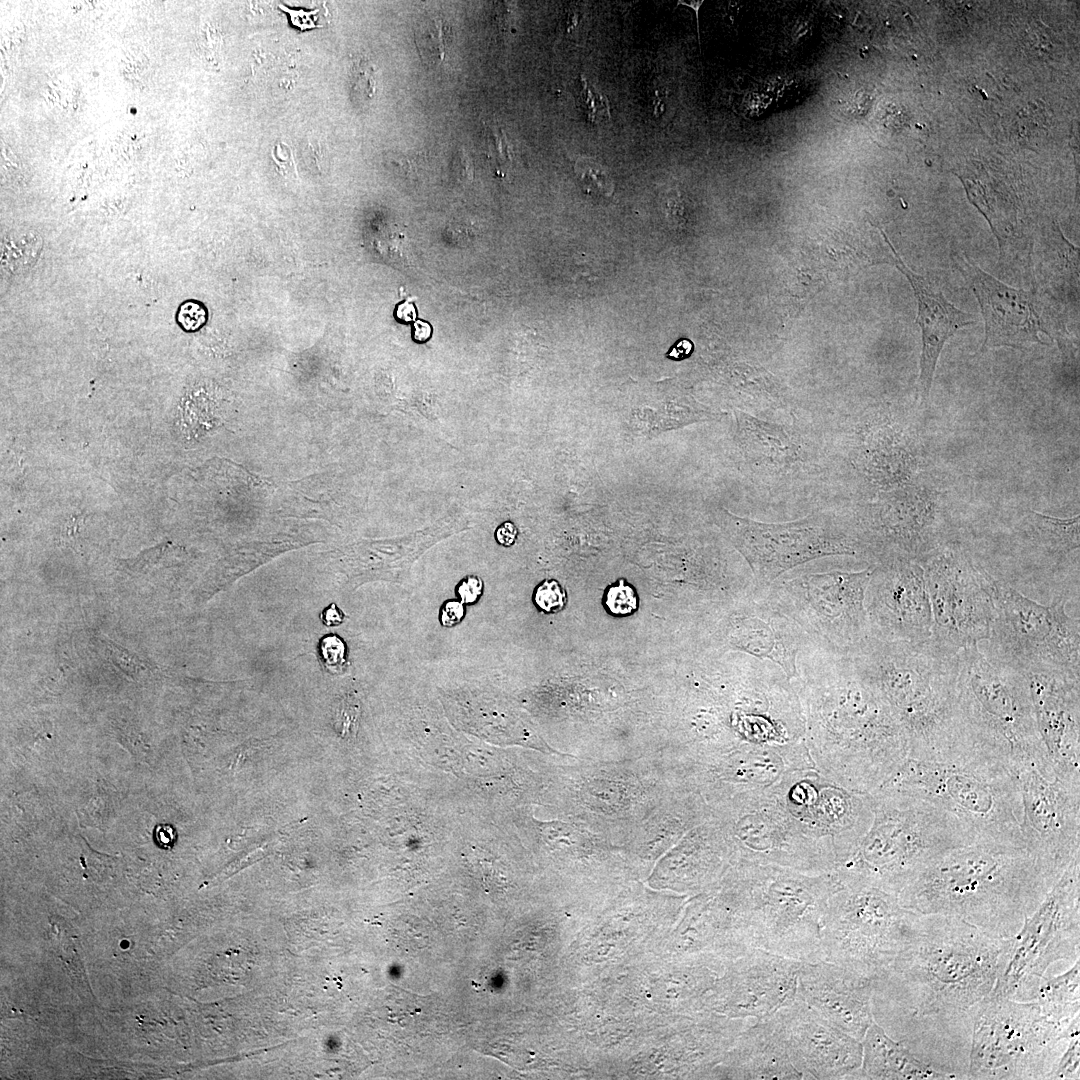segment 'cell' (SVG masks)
I'll list each match as a JSON object with an SVG mask.
<instances>
[{"mask_svg": "<svg viewBox=\"0 0 1080 1080\" xmlns=\"http://www.w3.org/2000/svg\"><path fill=\"white\" fill-rule=\"evenodd\" d=\"M1010 943L956 916L917 913L906 944L873 981L875 1022L911 1051L922 1032L971 1033Z\"/></svg>", "mask_w": 1080, "mask_h": 1080, "instance_id": "obj_1", "label": "cell"}, {"mask_svg": "<svg viewBox=\"0 0 1080 1080\" xmlns=\"http://www.w3.org/2000/svg\"><path fill=\"white\" fill-rule=\"evenodd\" d=\"M802 709L814 769L850 790L870 793L908 757L906 735L849 655L802 653L791 680Z\"/></svg>", "mask_w": 1080, "mask_h": 1080, "instance_id": "obj_2", "label": "cell"}, {"mask_svg": "<svg viewBox=\"0 0 1080 1080\" xmlns=\"http://www.w3.org/2000/svg\"><path fill=\"white\" fill-rule=\"evenodd\" d=\"M1065 868L1027 846L972 843L933 860L897 896L913 912L956 916L1012 938Z\"/></svg>", "mask_w": 1080, "mask_h": 1080, "instance_id": "obj_3", "label": "cell"}, {"mask_svg": "<svg viewBox=\"0 0 1080 1080\" xmlns=\"http://www.w3.org/2000/svg\"><path fill=\"white\" fill-rule=\"evenodd\" d=\"M958 653L931 637L916 643L869 637L852 655L902 727L910 758L949 761L976 755L958 707Z\"/></svg>", "mask_w": 1080, "mask_h": 1080, "instance_id": "obj_4", "label": "cell"}, {"mask_svg": "<svg viewBox=\"0 0 1080 1080\" xmlns=\"http://www.w3.org/2000/svg\"><path fill=\"white\" fill-rule=\"evenodd\" d=\"M722 884L751 948L799 961L820 960L823 917L842 885L834 871L813 874L739 860Z\"/></svg>", "mask_w": 1080, "mask_h": 1080, "instance_id": "obj_5", "label": "cell"}, {"mask_svg": "<svg viewBox=\"0 0 1080 1080\" xmlns=\"http://www.w3.org/2000/svg\"><path fill=\"white\" fill-rule=\"evenodd\" d=\"M873 820L854 850L833 870L841 884L898 893L944 853L974 843L949 812L917 797L874 790Z\"/></svg>", "mask_w": 1080, "mask_h": 1080, "instance_id": "obj_6", "label": "cell"}, {"mask_svg": "<svg viewBox=\"0 0 1080 1080\" xmlns=\"http://www.w3.org/2000/svg\"><path fill=\"white\" fill-rule=\"evenodd\" d=\"M877 790L924 799L949 812L974 843L1026 846L1017 777L1000 761L980 755L949 761L907 757Z\"/></svg>", "mask_w": 1080, "mask_h": 1080, "instance_id": "obj_7", "label": "cell"}, {"mask_svg": "<svg viewBox=\"0 0 1080 1080\" xmlns=\"http://www.w3.org/2000/svg\"><path fill=\"white\" fill-rule=\"evenodd\" d=\"M958 707L965 738L976 755L1013 771L1031 764L1054 778L1040 737L1029 679L990 659L979 645L958 653Z\"/></svg>", "mask_w": 1080, "mask_h": 1080, "instance_id": "obj_8", "label": "cell"}, {"mask_svg": "<svg viewBox=\"0 0 1080 1080\" xmlns=\"http://www.w3.org/2000/svg\"><path fill=\"white\" fill-rule=\"evenodd\" d=\"M1079 1023L1049 1018L1035 1000L989 995L974 1017L966 1079H1047Z\"/></svg>", "mask_w": 1080, "mask_h": 1080, "instance_id": "obj_9", "label": "cell"}, {"mask_svg": "<svg viewBox=\"0 0 1080 1080\" xmlns=\"http://www.w3.org/2000/svg\"><path fill=\"white\" fill-rule=\"evenodd\" d=\"M917 916L898 896L864 884H842L822 921L821 957L871 981L892 964Z\"/></svg>", "mask_w": 1080, "mask_h": 1080, "instance_id": "obj_10", "label": "cell"}, {"mask_svg": "<svg viewBox=\"0 0 1080 1080\" xmlns=\"http://www.w3.org/2000/svg\"><path fill=\"white\" fill-rule=\"evenodd\" d=\"M1067 600L1043 605L996 578V617L983 652L1026 676L1080 678V622L1066 613Z\"/></svg>", "mask_w": 1080, "mask_h": 1080, "instance_id": "obj_11", "label": "cell"}, {"mask_svg": "<svg viewBox=\"0 0 1080 1080\" xmlns=\"http://www.w3.org/2000/svg\"><path fill=\"white\" fill-rule=\"evenodd\" d=\"M872 569L781 576L766 589L815 649L851 656L870 637L865 594Z\"/></svg>", "mask_w": 1080, "mask_h": 1080, "instance_id": "obj_12", "label": "cell"}, {"mask_svg": "<svg viewBox=\"0 0 1080 1080\" xmlns=\"http://www.w3.org/2000/svg\"><path fill=\"white\" fill-rule=\"evenodd\" d=\"M1080 855L1073 858L1038 908L1024 921L1005 950L990 993L1033 1000L1051 964L1079 959Z\"/></svg>", "mask_w": 1080, "mask_h": 1080, "instance_id": "obj_13", "label": "cell"}, {"mask_svg": "<svg viewBox=\"0 0 1080 1080\" xmlns=\"http://www.w3.org/2000/svg\"><path fill=\"white\" fill-rule=\"evenodd\" d=\"M709 808L729 840L735 862L775 865L813 874L835 868L833 852L803 830L771 786L735 794Z\"/></svg>", "mask_w": 1080, "mask_h": 1080, "instance_id": "obj_14", "label": "cell"}, {"mask_svg": "<svg viewBox=\"0 0 1080 1080\" xmlns=\"http://www.w3.org/2000/svg\"><path fill=\"white\" fill-rule=\"evenodd\" d=\"M726 520L729 535L746 559L758 588L769 586L811 560L837 555L871 558L856 526L834 513L816 512L783 523L731 514Z\"/></svg>", "mask_w": 1080, "mask_h": 1080, "instance_id": "obj_15", "label": "cell"}, {"mask_svg": "<svg viewBox=\"0 0 1080 1080\" xmlns=\"http://www.w3.org/2000/svg\"><path fill=\"white\" fill-rule=\"evenodd\" d=\"M924 559L920 564L933 615L931 638L954 651L987 641L996 617V578L958 547Z\"/></svg>", "mask_w": 1080, "mask_h": 1080, "instance_id": "obj_16", "label": "cell"}, {"mask_svg": "<svg viewBox=\"0 0 1080 1080\" xmlns=\"http://www.w3.org/2000/svg\"><path fill=\"white\" fill-rule=\"evenodd\" d=\"M771 789L803 830L833 852L835 867L873 820L869 793L847 789L814 768L790 771Z\"/></svg>", "mask_w": 1080, "mask_h": 1080, "instance_id": "obj_17", "label": "cell"}, {"mask_svg": "<svg viewBox=\"0 0 1080 1080\" xmlns=\"http://www.w3.org/2000/svg\"><path fill=\"white\" fill-rule=\"evenodd\" d=\"M953 260L980 306L985 326L981 352L998 347L1022 349L1034 343L1045 344L1041 334L1060 341L1058 322L1040 293L1003 283L965 253L954 252Z\"/></svg>", "mask_w": 1080, "mask_h": 1080, "instance_id": "obj_18", "label": "cell"}, {"mask_svg": "<svg viewBox=\"0 0 1080 1080\" xmlns=\"http://www.w3.org/2000/svg\"><path fill=\"white\" fill-rule=\"evenodd\" d=\"M870 637L916 643L932 635L933 615L917 561L889 557L873 565L865 594Z\"/></svg>", "mask_w": 1080, "mask_h": 1080, "instance_id": "obj_19", "label": "cell"}, {"mask_svg": "<svg viewBox=\"0 0 1080 1080\" xmlns=\"http://www.w3.org/2000/svg\"><path fill=\"white\" fill-rule=\"evenodd\" d=\"M1026 846L1062 867L1080 855V785L1046 778L1031 764L1014 770Z\"/></svg>", "mask_w": 1080, "mask_h": 1080, "instance_id": "obj_20", "label": "cell"}, {"mask_svg": "<svg viewBox=\"0 0 1080 1080\" xmlns=\"http://www.w3.org/2000/svg\"><path fill=\"white\" fill-rule=\"evenodd\" d=\"M803 1079H861L862 1043L796 998L774 1013Z\"/></svg>", "mask_w": 1080, "mask_h": 1080, "instance_id": "obj_21", "label": "cell"}, {"mask_svg": "<svg viewBox=\"0 0 1080 1080\" xmlns=\"http://www.w3.org/2000/svg\"><path fill=\"white\" fill-rule=\"evenodd\" d=\"M727 642L745 655L778 666L791 681L800 655L815 649L807 634L768 594L754 587L738 599L728 620Z\"/></svg>", "mask_w": 1080, "mask_h": 1080, "instance_id": "obj_22", "label": "cell"}, {"mask_svg": "<svg viewBox=\"0 0 1080 1080\" xmlns=\"http://www.w3.org/2000/svg\"><path fill=\"white\" fill-rule=\"evenodd\" d=\"M720 985L715 1008L738 1019L768 1017L796 999L802 961L752 948Z\"/></svg>", "mask_w": 1080, "mask_h": 1080, "instance_id": "obj_23", "label": "cell"}, {"mask_svg": "<svg viewBox=\"0 0 1080 1080\" xmlns=\"http://www.w3.org/2000/svg\"><path fill=\"white\" fill-rule=\"evenodd\" d=\"M1027 677L1051 773L1066 783L1080 785V678Z\"/></svg>", "mask_w": 1080, "mask_h": 1080, "instance_id": "obj_24", "label": "cell"}, {"mask_svg": "<svg viewBox=\"0 0 1080 1080\" xmlns=\"http://www.w3.org/2000/svg\"><path fill=\"white\" fill-rule=\"evenodd\" d=\"M873 981L825 960L802 961L796 998L849 1035L862 1040L874 1021Z\"/></svg>", "mask_w": 1080, "mask_h": 1080, "instance_id": "obj_25", "label": "cell"}, {"mask_svg": "<svg viewBox=\"0 0 1080 1080\" xmlns=\"http://www.w3.org/2000/svg\"><path fill=\"white\" fill-rule=\"evenodd\" d=\"M893 263L909 281L917 302L916 323L921 330L922 350L919 394L925 402L930 394L937 362L946 342L960 329L976 322L974 316L950 302L940 286L909 268L889 241Z\"/></svg>", "mask_w": 1080, "mask_h": 1080, "instance_id": "obj_26", "label": "cell"}, {"mask_svg": "<svg viewBox=\"0 0 1080 1080\" xmlns=\"http://www.w3.org/2000/svg\"><path fill=\"white\" fill-rule=\"evenodd\" d=\"M726 1075L739 1079H803L794 1067L774 1014L744 1029L729 1056Z\"/></svg>", "mask_w": 1080, "mask_h": 1080, "instance_id": "obj_27", "label": "cell"}, {"mask_svg": "<svg viewBox=\"0 0 1080 1080\" xmlns=\"http://www.w3.org/2000/svg\"><path fill=\"white\" fill-rule=\"evenodd\" d=\"M861 1043V1079H959L957 1075L939 1070L917 1058L902 1042L889 1036L875 1020Z\"/></svg>", "mask_w": 1080, "mask_h": 1080, "instance_id": "obj_28", "label": "cell"}, {"mask_svg": "<svg viewBox=\"0 0 1080 1080\" xmlns=\"http://www.w3.org/2000/svg\"><path fill=\"white\" fill-rule=\"evenodd\" d=\"M741 430L745 451L755 464L780 468L800 458L798 442L779 425L742 415Z\"/></svg>", "mask_w": 1080, "mask_h": 1080, "instance_id": "obj_29", "label": "cell"}, {"mask_svg": "<svg viewBox=\"0 0 1080 1080\" xmlns=\"http://www.w3.org/2000/svg\"><path fill=\"white\" fill-rule=\"evenodd\" d=\"M1079 515L1057 518L1030 511L1023 519L1024 536L1045 554L1061 560L1079 550Z\"/></svg>", "mask_w": 1080, "mask_h": 1080, "instance_id": "obj_30", "label": "cell"}, {"mask_svg": "<svg viewBox=\"0 0 1080 1080\" xmlns=\"http://www.w3.org/2000/svg\"><path fill=\"white\" fill-rule=\"evenodd\" d=\"M1049 1018L1064 1024L1080 1019V961L1063 974L1041 980L1033 998Z\"/></svg>", "mask_w": 1080, "mask_h": 1080, "instance_id": "obj_31", "label": "cell"}, {"mask_svg": "<svg viewBox=\"0 0 1080 1080\" xmlns=\"http://www.w3.org/2000/svg\"><path fill=\"white\" fill-rule=\"evenodd\" d=\"M42 238L34 230L18 229L7 233L1 243L2 271L10 275L27 272L37 262Z\"/></svg>", "mask_w": 1080, "mask_h": 1080, "instance_id": "obj_32", "label": "cell"}, {"mask_svg": "<svg viewBox=\"0 0 1080 1080\" xmlns=\"http://www.w3.org/2000/svg\"><path fill=\"white\" fill-rule=\"evenodd\" d=\"M415 41L423 58L440 63L445 60L450 41V28L442 18H424L415 30Z\"/></svg>", "mask_w": 1080, "mask_h": 1080, "instance_id": "obj_33", "label": "cell"}, {"mask_svg": "<svg viewBox=\"0 0 1080 1080\" xmlns=\"http://www.w3.org/2000/svg\"><path fill=\"white\" fill-rule=\"evenodd\" d=\"M99 638L109 661L125 675L133 679H139L154 673L156 667L149 660L142 658L103 635H100Z\"/></svg>", "mask_w": 1080, "mask_h": 1080, "instance_id": "obj_34", "label": "cell"}, {"mask_svg": "<svg viewBox=\"0 0 1080 1080\" xmlns=\"http://www.w3.org/2000/svg\"><path fill=\"white\" fill-rule=\"evenodd\" d=\"M51 932L59 957L69 967L78 984L88 989L83 961L78 954V941L70 926L66 922H51Z\"/></svg>", "mask_w": 1080, "mask_h": 1080, "instance_id": "obj_35", "label": "cell"}, {"mask_svg": "<svg viewBox=\"0 0 1080 1080\" xmlns=\"http://www.w3.org/2000/svg\"><path fill=\"white\" fill-rule=\"evenodd\" d=\"M574 170L585 187L605 196L613 193V180L608 171L597 161L580 157L574 165Z\"/></svg>", "mask_w": 1080, "mask_h": 1080, "instance_id": "obj_36", "label": "cell"}, {"mask_svg": "<svg viewBox=\"0 0 1080 1080\" xmlns=\"http://www.w3.org/2000/svg\"><path fill=\"white\" fill-rule=\"evenodd\" d=\"M534 604L545 613H557L567 604V593L554 579L542 581L534 590Z\"/></svg>", "mask_w": 1080, "mask_h": 1080, "instance_id": "obj_37", "label": "cell"}, {"mask_svg": "<svg viewBox=\"0 0 1080 1080\" xmlns=\"http://www.w3.org/2000/svg\"><path fill=\"white\" fill-rule=\"evenodd\" d=\"M1079 1032L1070 1037L1054 1070L1047 1079L1071 1080L1080 1077V1036Z\"/></svg>", "mask_w": 1080, "mask_h": 1080, "instance_id": "obj_38", "label": "cell"}, {"mask_svg": "<svg viewBox=\"0 0 1080 1080\" xmlns=\"http://www.w3.org/2000/svg\"><path fill=\"white\" fill-rule=\"evenodd\" d=\"M605 605L614 615H628L637 610L638 598L633 587L624 579L610 586L605 594Z\"/></svg>", "mask_w": 1080, "mask_h": 1080, "instance_id": "obj_39", "label": "cell"}, {"mask_svg": "<svg viewBox=\"0 0 1080 1080\" xmlns=\"http://www.w3.org/2000/svg\"><path fill=\"white\" fill-rule=\"evenodd\" d=\"M580 99L585 116L593 123H600L610 118L606 97L589 86L586 79L581 80Z\"/></svg>", "mask_w": 1080, "mask_h": 1080, "instance_id": "obj_40", "label": "cell"}, {"mask_svg": "<svg viewBox=\"0 0 1080 1080\" xmlns=\"http://www.w3.org/2000/svg\"><path fill=\"white\" fill-rule=\"evenodd\" d=\"M351 89L361 101H367L374 96L375 77L371 66L365 62L358 63L352 72Z\"/></svg>", "mask_w": 1080, "mask_h": 1080, "instance_id": "obj_41", "label": "cell"}, {"mask_svg": "<svg viewBox=\"0 0 1080 1080\" xmlns=\"http://www.w3.org/2000/svg\"><path fill=\"white\" fill-rule=\"evenodd\" d=\"M320 653L325 665L332 670H339L345 664L346 645L336 635H329L322 639Z\"/></svg>", "mask_w": 1080, "mask_h": 1080, "instance_id": "obj_42", "label": "cell"}, {"mask_svg": "<svg viewBox=\"0 0 1080 1080\" xmlns=\"http://www.w3.org/2000/svg\"><path fill=\"white\" fill-rule=\"evenodd\" d=\"M177 321L186 331H196L207 321L205 307L196 301L184 302L177 312Z\"/></svg>", "mask_w": 1080, "mask_h": 1080, "instance_id": "obj_43", "label": "cell"}, {"mask_svg": "<svg viewBox=\"0 0 1080 1080\" xmlns=\"http://www.w3.org/2000/svg\"><path fill=\"white\" fill-rule=\"evenodd\" d=\"M484 592V582L478 575H467L455 587V593L464 605H473Z\"/></svg>", "mask_w": 1080, "mask_h": 1080, "instance_id": "obj_44", "label": "cell"}, {"mask_svg": "<svg viewBox=\"0 0 1080 1080\" xmlns=\"http://www.w3.org/2000/svg\"><path fill=\"white\" fill-rule=\"evenodd\" d=\"M466 614L465 605L457 599L446 600L439 610V622L445 628H452L460 624Z\"/></svg>", "mask_w": 1080, "mask_h": 1080, "instance_id": "obj_45", "label": "cell"}, {"mask_svg": "<svg viewBox=\"0 0 1080 1080\" xmlns=\"http://www.w3.org/2000/svg\"><path fill=\"white\" fill-rule=\"evenodd\" d=\"M280 8L289 15L291 25L301 31L319 27L315 21L317 10L291 9L285 5Z\"/></svg>", "mask_w": 1080, "mask_h": 1080, "instance_id": "obj_46", "label": "cell"}, {"mask_svg": "<svg viewBox=\"0 0 1080 1080\" xmlns=\"http://www.w3.org/2000/svg\"><path fill=\"white\" fill-rule=\"evenodd\" d=\"M494 536L499 545L510 547L518 537V529L514 523L505 521L497 527Z\"/></svg>", "mask_w": 1080, "mask_h": 1080, "instance_id": "obj_47", "label": "cell"}, {"mask_svg": "<svg viewBox=\"0 0 1080 1080\" xmlns=\"http://www.w3.org/2000/svg\"><path fill=\"white\" fill-rule=\"evenodd\" d=\"M344 613L336 604L327 606L321 613V619L326 626H338L344 621Z\"/></svg>", "mask_w": 1080, "mask_h": 1080, "instance_id": "obj_48", "label": "cell"}, {"mask_svg": "<svg viewBox=\"0 0 1080 1080\" xmlns=\"http://www.w3.org/2000/svg\"><path fill=\"white\" fill-rule=\"evenodd\" d=\"M693 351V344L690 340H679L667 353L669 358L674 360H681L688 357Z\"/></svg>", "mask_w": 1080, "mask_h": 1080, "instance_id": "obj_49", "label": "cell"}, {"mask_svg": "<svg viewBox=\"0 0 1080 1080\" xmlns=\"http://www.w3.org/2000/svg\"><path fill=\"white\" fill-rule=\"evenodd\" d=\"M432 328L429 323L418 320L413 325L412 337L416 342L423 343L429 340Z\"/></svg>", "mask_w": 1080, "mask_h": 1080, "instance_id": "obj_50", "label": "cell"}, {"mask_svg": "<svg viewBox=\"0 0 1080 1080\" xmlns=\"http://www.w3.org/2000/svg\"><path fill=\"white\" fill-rule=\"evenodd\" d=\"M156 839L163 847H170L175 839L174 829L169 825H160L156 829Z\"/></svg>", "mask_w": 1080, "mask_h": 1080, "instance_id": "obj_51", "label": "cell"}, {"mask_svg": "<svg viewBox=\"0 0 1080 1080\" xmlns=\"http://www.w3.org/2000/svg\"><path fill=\"white\" fill-rule=\"evenodd\" d=\"M396 316L399 320L404 322H410L416 318V310L413 304L409 302L401 303L396 310Z\"/></svg>", "mask_w": 1080, "mask_h": 1080, "instance_id": "obj_52", "label": "cell"}]
</instances>
